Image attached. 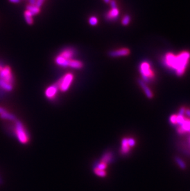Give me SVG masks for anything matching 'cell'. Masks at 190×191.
I'll return each instance as SVG.
<instances>
[{"instance_id": "obj_20", "label": "cell", "mask_w": 190, "mask_h": 191, "mask_svg": "<svg viewBox=\"0 0 190 191\" xmlns=\"http://www.w3.org/2000/svg\"><path fill=\"white\" fill-rule=\"evenodd\" d=\"M175 162L178 165V167L181 169H186L187 165L185 163H184V162L183 160H182L180 157H176L175 158Z\"/></svg>"}, {"instance_id": "obj_33", "label": "cell", "mask_w": 190, "mask_h": 191, "mask_svg": "<svg viewBox=\"0 0 190 191\" xmlns=\"http://www.w3.org/2000/svg\"><path fill=\"white\" fill-rule=\"evenodd\" d=\"M5 111H6V109H5L4 108L0 107V114L3 113V112H4Z\"/></svg>"}, {"instance_id": "obj_16", "label": "cell", "mask_w": 190, "mask_h": 191, "mask_svg": "<svg viewBox=\"0 0 190 191\" xmlns=\"http://www.w3.org/2000/svg\"><path fill=\"white\" fill-rule=\"evenodd\" d=\"M26 9L27 11L31 12L33 16L38 14L40 12V8L37 7L35 5H31V4L27 5Z\"/></svg>"}, {"instance_id": "obj_3", "label": "cell", "mask_w": 190, "mask_h": 191, "mask_svg": "<svg viewBox=\"0 0 190 191\" xmlns=\"http://www.w3.org/2000/svg\"><path fill=\"white\" fill-rule=\"evenodd\" d=\"M74 78V74L72 73H67L60 78L55 83L59 90L62 92H67L73 82Z\"/></svg>"}, {"instance_id": "obj_22", "label": "cell", "mask_w": 190, "mask_h": 191, "mask_svg": "<svg viewBox=\"0 0 190 191\" xmlns=\"http://www.w3.org/2000/svg\"><path fill=\"white\" fill-rule=\"evenodd\" d=\"M88 22L89 24L91 25L92 26H96L98 23V19L97 17H94V16H92L89 18L88 20Z\"/></svg>"}, {"instance_id": "obj_7", "label": "cell", "mask_w": 190, "mask_h": 191, "mask_svg": "<svg viewBox=\"0 0 190 191\" xmlns=\"http://www.w3.org/2000/svg\"><path fill=\"white\" fill-rule=\"evenodd\" d=\"M130 53V49L126 48H121L116 50H112L110 51L108 53L109 56L112 58H117V57H121V56H126L128 55Z\"/></svg>"}, {"instance_id": "obj_2", "label": "cell", "mask_w": 190, "mask_h": 191, "mask_svg": "<svg viewBox=\"0 0 190 191\" xmlns=\"http://www.w3.org/2000/svg\"><path fill=\"white\" fill-rule=\"evenodd\" d=\"M139 72H140L142 80L145 83H148L153 80L154 73L151 69V65L147 61H143L139 64Z\"/></svg>"}, {"instance_id": "obj_5", "label": "cell", "mask_w": 190, "mask_h": 191, "mask_svg": "<svg viewBox=\"0 0 190 191\" xmlns=\"http://www.w3.org/2000/svg\"><path fill=\"white\" fill-rule=\"evenodd\" d=\"M0 78L3 79L5 81L9 84L14 85L15 79L13 74H12L11 68L8 66H5L0 71Z\"/></svg>"}, {"instance_id": "obj_13", "label": "cell", "mask_w": 190, "mask_h": 191, "mask_svg": "<svg viewBox=\"0 0 190 191\" xmlns=\"http://www.w3.org/2000/svg\"><path fill=\"white\" fill-rule=\"evenodd\" d=\"M0 88L6 92H11L13 90L14 85L6 82L3 79L0 78Z\"/></svg>"}, {"instance_id": "obj_6", "label": "cell", "mask_w": 190, "mask_h": 191, "mask_svg": "<svg viewBox=\"0 0 190 191\" xmlns=\"http://www.w3.org/2000/svg\"><path fill=\"white\" fill-rule=\"evenodd\" d=\"M60 56H62L67 60L73 59L77 54L76 49L72 47H67L63 49L59 54Z\"/></svg>"}, {"instance_id": "obj_25", "label": "cell", "mask_w": 190, "mask_h": 191, "mask_svg": "<svg viewBox=\"0 0 190 191\" xmlns=\"http://www.w3.org/2000/svg\"><path fill=\"white\" fill-rule=\"evenodd\" d=\"M170 121L172 124H177V115L173 114L170 117Z\"/></svg>"}, {"instance_id": "obj_35", "label": "cell", "mask_w": 190, "mask_h": 191, "mask_svg": "<svg viewBox=\"0 0 190 191\" xmlns=\"http://www.w3.org/2000/svg\"><path fill=\"white\" fill-rule=\"evenodd\" d=\"M2 183H3L2 180H1V178H0V184H2Z\"/></svg>"}, {"instance_id": "obj_23", "label": "cell", "mask_w": 190, "mask_h": 191, "mask_svg": "<svg viewBox=\"0 0 190 191\" xmlns=\"http://www.w3.org/2000/svg\"><path fill=\"white\" fill-rule=\"evenodd\" d=\"M184 119H185V118L183 117V116L177 115V124L180 125L183 123Z\"/></svg>"}, {"instance_id": "obj_36", "label": "cell", "mask_w": 190, "mask_h": 191, "mask_svg": "<svg viewBox=\"0 0 190 191\" xmlns=\"http://www.w3.org/2000/svg\"><path fill=\"white\" fill-rule=\"evenodd\" d=\"M188 132H189V133H190V130H189V131H188Z\"/></svg>"}, {"instance_id": "obj_24", "label": "cell", "mask_w": 190, "mask_h": 191, "mask_svg": "<svg viewBox=\"0 0 190 191\" xmlns=\"http://www.w3.org/2000/svg\"><path fill=\"white\" fill-rule=\"evenodd\" d=\"M94 172L95 173H96V174H98V176H104L105 175H106V172L104 171V170H99L98 169H96V168H95L94 169Z\"/></svg>"}, {"instance_id": "obj_9", "label": "cell", "mask_w": 190, "mask_h": 191, "mask_svg": "<svg viewBox=\"0 0 190 191\" xmlns=\"http://www.w3.org/2000/svg\"><path fill=\"white\" fill-rule=\"evenodd\" d=\"M119 16V10L117 8H111L106 15H105V19L108 21H116L118 19Z\"/></svg>"}, {"instance_id": "obj_17", "label": "cell", "mask_w": 190, "mask_h": 191, "mask_svg": "<svg viewBox=\"0 0 190 191\" xmlns=\"http://www.w3.org/2000/svg\"><path fill=\"white\" fill-rule=\"evenodd\" d=\"M33 15L27 10L24 12V17L26 19V22L28 25H32L33 24Z\"/></svg>"}, {"instance_id": "obj_29", "label": "cell", "mask_w": 190, "mask_h": 191, "mask_svg": "<svg viewBox=\"0 0 190 191\" xmlns=\"http://www.w3.org/2000/svg\"><path fill=\"white\" fill-rule=\"evenodd\" d=\"M185 113V109L184 108L182 107L180 109L179 112H178V115H181V116H183V114Z\"/></svg>"}, {"instance_id": "obj_19", "label": "cell", "mask_w": 190, "mask_h": 191, "mask_svg": "<svg viewBox=\"0 0 190 191\" xmlns=\"http://www.w3.org/2000/svg\"><path fill=\"white\" fill-rule=\"evenodd\" d=\"M112 153H105V155L103 157L101 162H103V163L107 164L109 162H111V161L112 160Z\"/></svg>"}, {"instance_id": "obj_1", "label": "cell", "mask_w": 190, "mask_h": 191, "mask_svg": "<svg viewBox=\"0 0 190 191\" xmlns=\"http://www.w3.org/2000/svg\"><path fill=\"white\" fill-rule=\"evenodd\" d=\"M189 59L190 53L188 52H183L177 56L168 53L164 56L162 64L165 67L174 71L178 76H181L185 71Z\"/></svg>"}, {"instance_id": "obj_11", "label": "cell", "mask_w": 190, "mask_h": 191, "mask_svg": "<svg viewBox=\"0 0 190 191\" xmlns=\"http://www.w3.org/2000/svg\"><path fill=\"white\" fill-rule=\"evenodd\" d=\"M55 63L58 66H61L62 68H69V63L70 60H67L66 59H65L62 56H60L59 54H58V56L55 58Z\"/></svg>"}, {"instance_id": "obj_15", "label": "cell", "mask_w": 190, "mask_h": 191, "mask_svg": "<svg viewBox=\"0 0 190 191\" xmlns=\"http://www.w3.org/2000/svg\"><path fill=\"white\" fill-rule=\"evenodd\" d=\"M130 147L128 144V139L124 138L122 140V148H121V152L122 154L126 155L130 151Z\"/></svg>"}, {"instance_id": "obj_10", "label": "cell", "mask_w": 190, "mask_h": 191, "mask_svg": "<svg viewBox=\"0 0 190 191\" xmlns=\"http://www.w3.org/2000/svg\"><path fill=\"white\" fill-rule=\"evenodd\" d=\"M138 83L139 85L141 86V87L142 88L145 95H146V97L150 99L152 98L153 97V93L151 89H150L146 85V83H145L142 79H138Z\"/></svg>"}, {"instance_id": "obj_12", "label": "cell", "mask_w": 190, "mask_h": 191, "mask_svg": "<svg viewBox=\"0 0 190 191\" xmlns=\"http://www.w3.org/2000/svg\"><path fill=\"white\" fill-rule=\"evenodd\" d=\"M69 67L76 69H80L83 67V63L77 59H71L69 63Z\"/></svg>"}, {"instance_id": "obj_27", "label": "cell", "mask_w": 190, "mask_h": 191, "mask_svg": "<svg viewBox=\"0 0 190 191\" xmlns=\"http://www.w3.org/2000/svg\"><path fill=\"white\" fill-rule=\"evenodd\" d=\"M44 1H45V0H37L35 6L39 8H40L43 5V3L44 2Z\"/></svg>"}, {"instance_id": "obj_31", "label": "cell", "mask_w": 190, "mask_h": 191, "mask_svg": "<svg viewBox=\"0 0 190 191\" xmlns=\"http://www.w3.org/2000/svg\"><path fill=\"white\" fill-rule=\"evenodd\" d=\"M9 2H11V3H19L20 2H21V0H9Z\"/></svg>"}, {"instance_id": "obj_32", "label": "cell", "mask_w": 190, "mask_h": 191, "mask_svg": "<svg viewBox=\"0 0 190 191\" xmlns=\"http://www.w3.org/2000/svg\"><path fill=\"white\" fill-rule=\"evenodd\" d=\"M185 114L188 116L189 118H190V109H185Z\"/></svg>"}, {"instance_id": "obj_28", "label": "cell", "mask_w": 190, "mask_h": 191, "mask_svg": "<svg viewBox=\"0 0 190 191\" xmlns=\"http://www.w3.org/2000/svg\"><path fill=\"white\" fill-rule=\"evenodd\" d=\"M110 4H111V8H117V3L116 1H115V0H111V1H110Z\"/></svg>"}, {"instance_id": "obj_30", "label": "cell", "mask_w": 190, "mask_h": 191, "mask_svg": "<svg viewBox=\"0 0 190 191\" xmlns=\"http://www.w3.org/2000/svg\"><path fill=\"white\" fill-rule=\"evenodd\" d=\"M37 0H28V2L31 5H35Z\"/></svg>"}, {"instance_id": "obj_14", "label": "cell", "mask_w": 190, "mask_h": 191, "mask_svg": "<svg viewBox=\"0 0 190 191\" xmlns=\"http://www.w3.org/2000/svg\"><path fill=\"white\" fill-rule=\"evenodd\" d=\"M0 118L3 119H6V120H9V121H16V117L15 116L11 113H9L7 110L3 112V113L0 114Z\"/></svg>"}, {"instance_id": "obj_4", "label": "cell", "mask_w": 190, "mask_h": 191, "mask_svg": "<svg viewBox=\"0 0 190 191\" xmlns=\"http://www.w3.org/2000/svg\"><path fill=\"white\" fill-rule=\"evenodd\" d=\"M15 134L20 142L26 144L28 141V137L22 123L20 121H15Z\"/></svg>"}, {"instance_id": "obj_21", "label": "cell", "mask_w": 190, "mask_h": 191, "mask_svg": "<svg viewBox=\"0 0 190 191\" xmlns=\"http://www.w3.org/2000/svg\"><path fill=\"white\" fill-rule=\"evenodd\" d=\"M131 21V18L130 16L129 15H126L122 20V24L123 26H127L130 24Z\"/></svg>"}, {"instance_id": "obj_8", "label": "cell", "mask_w": 190, "mask_h": 191, "mask_svg": "<svg viewBox=\"0 0 190 191\" xmlns=\"http://www.w3.org/2000/svg\"><path fill=\"white\" fill-rule=\"evenodd\" d=\"M58 87L57 85L54 84L49 86L45 90V96L48 99L53 100L56 97L58 92Z\"/></svg>"}, {"instance_id": "obj_18", "label": "cell", "mask_w": 190, "mask_h": 191, "mask_svg": "<svg viewBox=\"0 0 190 191\" xmlns=\"http://www.w3.org/2000/svg\"><path fill=\"white\" fill-rule=\"evenodd\" d=\"M180 128L184 132H188L190 130V120L185 119L183 123L180 125Z\"/></svg>"}, {"instance_id": "obj_34", "label": "cell", "mask_w": 190, "mask_h": 191, "mask_svg": "<svg viewBox=\"0 0 190 191\" xmlns=\"http://www.w3.org/2000/svg\"><path fill=\"white\" fill-rule=\"evenodd\" d=\"M103 1H104L105 3H106L108 4V3H110V1H111V0H103Z\"/></svg>"}, {"instance_id": "obj_26", "label": "cell", "mask_w": 190, "mask_h": 191, "mask_svg": "<svg viewBox=\"0 0 190 191\" xmlns=\"http://www.w3.org/2000/svg\"><path fill=\"white\" fill-rule=\"evenodd\" d=\"M128 144L130 147H133L135 145V140L132 138L128 139Z\"/></svg>"}]
</instances>
